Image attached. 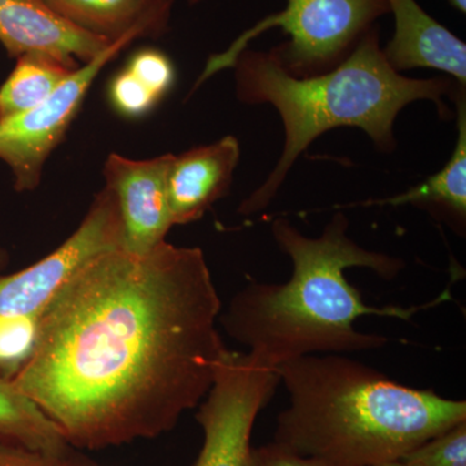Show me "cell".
Segmentation results:
<instances>
[{
  "instance_id": "obj_15",
  "label": "cell",
  "mask_w": 466,
  "mask_h": 466,
  "mask_svg": "<svg viewBox=\"0 0 466 466\" xmlns=\"http://www.w3.org/2000/svg\"><path fill=\"white\" fill-rule=\"evenodd\" d=\"M79 66L47 54L18 57L16 66L0 87V121L41 104Z\"/></svg>"
},
{
  "instance_id": "obj_2",
  "label": "cell",
  "mask_w": 466,
  "mask_h": 466,
  "mask_svg": "<svg viewBox=\"0 0 466 466\" xmlns=\"http://www.w3.org/2000/svg\"><path fill=\"white\" fill-rule=\"evenodd\" d=\"M349 219L337 213L319 238L299 231L278 218L271 232L279 249L291 260L293 272L285 284L253 281L238 291L220 315L229 337L268 368L306 355L346 354L380 349L388 339L354 327L367 315L410 321L424 306L372 308L346 279L351 267H363L392 280L403 271L398 257L364 249L349 236Z\"/></svg>"
},
{
  "instance_id": "obj_26",
  "label": "cell",
  "mask_w": 466,
  "mask_h": 466,
  "mask_svg": "<svg viewBox=\"0 0 466 466\" xmlns=\"http://www.w3.org/2000/svg\"><path fill=\"white\" fill-rule=\"evenodd\" d=\"M189 2H191L192 5H195V3L201 2V0H189Z\"/></svg>"
},
{
  "instance_id": "obj_24",
  "label": "cell",
  "mask_w": 466,
  "mask_h": 466,
  "mask_svg": "<svg viewBox=\"0 0 466 466\" xmlns=\"http://www.w3.org/2000/svg\"><path fill=\"white\" fill-rule=\"evenodd\" d=\"M453 8L458 9L460 14H466V0H449Z\"/></svg>"
},
{
  "instance_id": "obj_16",
  "label": "cell",
  "mask_w": 466,
  "mask_h": 466,
  "mask_svg": "<svg viewBox=\"0 0 466 466\" xmlns=\"http://www.w3.org/2000/svg\"><path fill=\"white\" fill-rule=\"evenodd\" d=\"M0 440L30 449L63 452L72 449L56 425L12 382L0 380ZM75 449V447H73Z\"/></svg>"
},
{
  "instance_id": "obj_17",
  "label": "cell",
  "mask_w": 466,
  "mask_h": 466,
  "mask_svg": "<svg viewBox=\"0 0 466 466\" xmlns=\"http://www.w3.org/2000/svg\"><path fill=\"white\" fill-rule=\"evenodd\" d=\"M42 315H0V380L12 382L38 343Z\"/></svg>"
},
{
  "instance_id": "obj_21",
  "label": "cell",
  "mask_w": 466,
  "mask_h": 466,
  "mask_svg": "<svg viewBox=\"0 0 466 466\" xmlns=\"http://www.w3.org/2000/svg\"><path fill=\"white\" fill-rule=\"evenodd\" d=\"M0 466H97L76 449L50 452L0 440Z\"/></svg>"
},
{
  "instance_id": "obj_6",
  "label": "cell",
  "mask_w": 466,
  "mask_h": 466,
  "mask_svg": "<svg viewBox=\"0 0 466 466\" xmlns=\"http://www.w3.org/2000/svg\"><path fill=\"white\" fill-rule=\"evenodd\" d=\"M279 383L278 370L226 349L196 415L204 443L193 466H247L254 422Z\"/></svg>"
},
{
  "instance_id": "obj_10",
  "label": "cell",
  "mask_w": 466,
  "mask_h": 466,
  "mask_svg": "<svg viewBox=\"0 0 466 466\" xmlns=\"http://www.w3.org/2000/svg\"><path fill=\"white\" fill-rule=\"evenodd\" d=\"M0 43L11 57L47 54L82 66L112 42L73 25L41 0H0Z\"/></svg>"
},
{
  "instance_id": "obj_23",
  "label": "cell",
  "mask_w": 466,
  "mask_h": 466,
  "mask_svg": "<svg viewBox=\"0 0 466 466\" xmlns=\"http://www.w3.org/2000/svg\"><path fill=\"white\" fill-rule=\"evenodd\" d=\"M9 260H11V257H9L8 251L5 250V248L0 247V278L5 275V271H7L9 266Z\"/></svg>"
},
{
  "instance_id": "obj_11",
  "label": "cell",
  "mask_w": 466,
  "mask_h": 466,
  "mask_svg": "<svg viewBox=\"0 0 466 466\" xmlns=\"http://www.w3.org/2000/svg\"><path fill=\"white\" fill-rule=\"evenodd\" d=\"M394 16L391 41L382 48L386 63L395 72L428 67L447 73L466 85V45L438 23L416 0H388Z\"/></svg>"
},
{
  "instance_id": "obj_20",
  "label": "cell",
  "mask_w": 466,
  "mask_h": 466,
  "mask_svg": "<svg viewBox=\"0 0 466 466\" xmlns=\"http://www.w3.org/2000/svg\"><path fill=\"white\" fill-rule=\"evenodd\" d=\"M126 69L133 73L159 100L171 90L175 82L173 63L167 54L157 48L147 47L135 52L128 58Z\"/></svg>"
},
{
  "instance_id": "obj_18",
  "label": "cell",
  "mask_w": 466,
  "mask_h": 466,
  "mask_svg": "<svg viewBox=\"0 0 466 466\" xmlns=\"http://www.w3.org/2000/svg\"><path fill=\"white\" fill-rule=\"evenodd\" d=\"M400 460L419 466H466V421L435 435Z\"/></svg>"
},
{
  "instance_id": "obj_14",
  "label": "cell",
  "mask_w": 466,
  "mask_h": 466,
  "mask_svg": "<svg viewBox=\"0 0 466 466\" xmlns=\"http://www.w3.org/2000/svg\"><path fill=\"white\" fill-rule=\"evenodd\" d=\"M458 110V142L452 156L437 174L424 183L400 195L380 200L359 202L360 207H401L416 205L435 208L443 214L455 217L459 222L466 218V99L465 86L460 85L452 96Z\"/></svg>"
},
{
  "instance_id": "obj_25",
  "label": "cell",
  "mask_w": 466,
  "mask_h": 466,
  "mask_svg": "<svg viewBox=\"0 0 466 466\" xmlns=\"http://www.w3.org/2000/svg\"><path fill=\"white\" fill-rule=\"evenodd\" d=\"M379 466H419V465L410 464V462L403 461V460H395V461L385 462V464H381Z\"/></svg>"
},
{
  "instance_id": "obj_9",
  "label": "cell",
  "mask_w": 466,
  "mask_h": 466,
  "mask_svg": "<svg viewBox=\"0 0 466 466\" xmlns=\"http://www.w3.org/2000/svg\"><path fill=\"white\" fill-rule=\"evenodd\" d=\"M173 153L131 159L112 153L104 165L106 186L116 201L122 220V249L143 254L167 241L174 227L168 200V171Z\"/></svg>"
},
{
  "instance_id": "obj_22",
  "label": "cell",
  "mask_w": 466,
  "mask_h": 466,
  "mask_svg": "<svg viewBox=\"0 0 466 466\" xmlns=\"http://www.w3.org/2000/svg\"><path fill=\"white\" fill-rule=\"evenodd\" d=\"M247 466H324L317 460L303 458L281 444L269 443L251 449Z\"/></svg>"
},
{
  "instance_id": "obj_1",
  "label": "cell",
  "mask_w": 466,
  "mask_h": 466,
  "mask_svg": "<svg viewBox=\"0 0 466 466\" xmlns=\"http://www.w3.org/2000/svg\"><path fill=\"white\" fill-rule=\"evenodd\" d=\"M220 312L200 248L106 251L43 309L35 351L12 383L76 450L153 440L210 390L227 349Z\"/></svg>"
},
{
  "instance_id": "obj_12",
  "label": "cell",
  "mask_w": 466,
  "mask_h": 466,
  "mask_svg": "<svg viewBox=\"0 0 466 466\" xmlns=\"http://www.w3.org/2000/svg\"><path fill=\"white\" fill-rule=\"evenodd\" d=\"M240 144L232 135L175 156L168 171V200L174 226L201 219L225 198L240 159Z\"/></svg>"
},
{
  "instance_id": "obj_4",
  "label": "cell",
  "mask_w": 466,
  "mask_h": 466,
  "mask_svg": "<svg viewBox=\"0 0 466 466\" xmlns=\"http://www.w3.org/2000/svg\"><path fill=\"white\" fill-rule=\"evenodd\" d=\"M232 69L238 99L249 106L269 104L284 126L280 158L262 186L242 201L238 213L244 217L271 204L299 156L327 131L360 128L377 148L391 152L397 146L395 119L401 110L415 101L431 100L444 115L443 97L453 96L460 86L447 78L416 79L395 72L383 57L377 25L339 66L321 75H290L272 48H247Z\"/></svg>"
},
{
  "instance_id": "obj_19",
  "label": "cell",
  "mask_w": 466,
  "mask_h": 466,
  "mask_svg": "<svg viewBox=\"0 0 466 466\" xmlns=\"http://www.w3.org/2000/svg\"><path fill=\"white\" fill-rule=\"evenodd\" d=\"M108 99L113 109L126 118L148 115L161 101L126 67L110 81Z\"/></svg>"
},
{
  "instance_id": "obj_7",
  "label": "cell",
  "mask_w": 466,
  "mask_h": 466,
  "mask_svg": "<svg viewBox=\"0 0 466 466\" xmlns=\"http://www.w3.org/2000/svg\"><path fill=\"white\" fill-rule=\"evenodd\" d=\"M150 34L146 29L126 34L96 57L82 64L41 104L23 115L0 121V159L11 168L17 192L38 188L46 162L66 139L101 69L135 39Z\"/></svg>"
},
{
  "instance_id": "obj_8",
  "label": "cell",
  "mask_w": 466,
  "mask_h": 466,
  "mask_svg": "<svg viewBox=\"0 0 466 466\" xmlns=\"http://www.w3.org/2000/svg\"><path fill=\"white\" fill-rule=\"evenodd\" d=\"M122 238L115 196L103 188L81 225L56 250L21 271L0 278V315H42L55 294L88 263L122 248Z\"/></svg>"
},
{
  "instance_id": "obj_5",
  "label": "cell",
  "mask_w": 466,
  "mask_h": 466,
  "mask_svg": "<svg viewBox=\"0 0 466 466\" xmlns=\"http://www.w3.org/2000/svg\"><path fill=\"white\" fill-rule=\"evenodd\" d=\"M388 14V0H287L281 11L242 32L225 51L211 55L191 94L217 73L232 67L254 39L272 29L289 36L272 50L290 75L303 78L329 72Z\"/></svg>"
},
{
  "instance_id": "obj_3",
  "label": "cell",
  "mask_w": 466,
  "mask_h": 466,
  "mask_svg": "<svg viewBox=\"0 0 466 466\" xmlns=\"http://www.w3.org/2000/svg\"><path fill=\"white\" fill-rule=\"evenodd\" d=\"M289 407L276 443L324 466H379L466 421V401L392 381L342 354L306 355L276 368Z\"/></svg>"
},
{
  "instance_id": "obj_13",
  "label": "cell",
  "mask_w": 466,
  "mask_h": 466,
  "mask_svg": "<svg viewBox=\"0 0 466 466\" xmlns=\"http://www.w3.org/2000/svg\"><path fill=\"white\" fill-rule=\"evenodd\" d=\"M79 29L115 42L135 29L165 32L174 0H41Z\"/></svg>"
}]
</instances>
